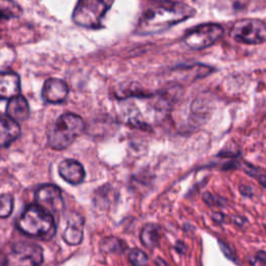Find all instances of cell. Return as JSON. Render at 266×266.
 <instances>
[{"instance_id":"obj_1","label":"cell","mask_w":266,"mask_h":266,"mask_svg":"<svg viewBox=\"0 0 266 266\" xmlns=\"http://www.w3.org/2000/svg\"><path fill=\"white\" fill-rule=\"evenodd\" d=\"M196 10L183 3H159L148 8L140 16L136 32L139 34L159 33L173 25L193 18Z\"/></svg>"},{"instance_id":"obj_2","label":"cell","mask_w":266,"mask_h":266,"mask_svg":"<svg viewBox=\"0 0 266 266\" xmlns=\"http://www.w3.org/2000/svg\"><path fill=\"white\" fill-rule=\"evenodd\" d=\"M16 224L23 234L45 240L51 239L56 232L54 216L37 204L28 205Z\"/></svg>"},{"instance_id":"obj_3","label":"cell","mask_w":266,"mask_h":266,"mask_svg":"<svg viewBox=\"0 0 266 266\" xmlns=\"http://www.w3.org/2000/svg\"><path fill=\"white\" fill-rule=\"evenodd\" d=\"M85 129L86 124L78 115L64 113L50 127L47 134L48 144L54 150H64L78 138Z\"/></svg>"},{"instance_id":"obj_4","label":"cell","mask_w":266,"mask_h":266,"mask_svg":"<svg viewBox=\"0 0 266 266\" xmlns=\"http://www.w3.org/2000/svg\"><path fill=\"white\" fill-rule=\"evenodd\" d=\"M112 4L100 0H81L76 5L72 19L75 24L86 28H100L102 19Z\"/></svg>"},{"instance_id":"obj_5","label":"cell","mask_w":266,"mask_h":266,"mask_svg":"<svg viewBox=\"0 0 266 266\" xmlns=\"http://www.w3.org/2000/svg\"><path fill=\"white\" fill-rule=\"evenodd\" d=\"M43 260L40 245L21 241L8 248L3 257V266H41Z\"/></svg>"},{"instance_id":"obj_6","label":"cell","mask_w":266,"mask_h":266,"mask_svg":"<svg viewBox=\"0 0 266 266\" xmlns=\"http://www.w3.org/2000/svg\"><path fill=\"white\" fill-rule=\"evenodd\" d=\"M230 35L236 42L247 45L266 43V23L259 19H240L233 24Z\"/></svg>"},{"instance_id":"obj_7","label":"cell","mask_w":266,"mask_h":266,"mask_svg":"<svg viewBox=\"0 0 266 266\" xmlns=\"http://www.w3.org/2000/svg\"><path fill=\"white\" fill-rule=\"evenodd\" d=\"M223 33L221 25L216 23L201 24L187 31L184 36V43L194 50H202L212 46Z\"/></svg>"},{"instance_id":"obj_8","label":"cell","mask_w":266,"mask_h":266,"mask_svg":"<svg viewBox=\"0 0 266 266\" xmlns=\"http://www.w3.org/2000/svg\"><path fill=\"white\" fill-rule=\"evenodd\" d=\"M35 204L49 211L53 216L59 215L64 210V200L60 188L53 184H45L37 188L34 195Z\"/></svg>"},{"instance_id":"obj_9","label":"cell","mask_w":266,"mask_h":266,"mask_svg":"<svg viewBox=\"0 0 266 266\" xmlns=\"http://www.w3.org/2000/svg\"><path fill=\"white\" fill-rule=\"evenodd\" d=\"M84 226L85 219L84 217L73 212L69 215L67 220V227L63 232V239L69 245H78L81 243L84 238Z\"/></svg>"},{"instance_id":"obj_10","label":"cell","mask_w":266,"mask_h":266,"mask_svg":"<svg viewBox=\"0 0 266 266\" xmlns=\"http://www.w3.org/2000/svg\"><path fill=\"white\" fill-rule=\"evenodd\" d=\"M69 94L68 85L59 78L47 79L42 91V98L45 102L51 104L63 103Z\"/></svg>"},{"instance_id":"obj_11","label":"cell","mask_w":266,"mask_h":266,"mask_svg":"<svg viewBox=\"0 0 266 266\" xmlns=\"http://www.w3.org/2000/svg\"><path fill=\"white\" fill-rule=\"evenodd\" d=\"M59 176L72 185L80 184L86 176V172L81 163L74 159H65L58 166Z\"/></svg>"},{"instance_id":"obj_12","label":"cell","mask_w":266,"mask_h":266,"mask_svg":"<svg viewBox=\"0 0 266 266\" xmlns=\"http://www.w3.org/2000/svg\"><path fill=\"white\" fill-rule=\"evenodd\" d=\"M21 89L19 75L14 72H3L0 75V98L13 99L19 96Z\"/></svg>"},{"instance_id":"obj_13","label":"cell","mask_w":266,"mask_h":266,"mask_svg":"<svg viewBox=\"0 0 266 266\" xmlns=\"http://www.w3.org/2000/svg\"><path fill=\"white\" fill-rule=\"evenodd\" d=\"M29 112V105L26 99L21 95L11 99L7 105V116L16 122L27 120Z\"/></svg>"},{"instance_id":"obj_14","label":"cell","mask_w":266,"mask_h":266,"mask_svg":"<svg viewBox=\"0 0 266 266\" xmlns=\"http://www.w3.org/2000/svg\"><path fill=\"white\" fill-rule=\"evenodd\" d=\"M21 133V128L18 122L14 121L7 115L2 117V136L0 142L4 148L9 147L14 140H16Z\"/></svg>"},{"instance_id":"obj_15","label":"cell","mask_w":266,"mask_h":266,"mask_svg":"<svg viewBox=\"0 0 266 266\" xmlns=\"http://www.w3.org/2000/svg\"><path fill=\"white\" fill-rule=\"evenodd\" d=\"M160 239V229L157 224L148 223L140 232V241L146 248H155Z\"/></svg>"},{"instance_id":"obj_16","label":"cell","mask_w":266,"mask_h":266,"mask_svg":"<svg viewBox=\"0 0 266 266\" xmlns=\"http://www.w3.org/2000/svg\"><path fill=\"white\" fill-rule=\"evenodd\" d=\"M100 249L104 253L121 254L126 250V244L117 237H107L102 240Z\"/></svg>"},{"instance_id":"obj_17","label":"cell","mask_w":266,"mask_h":266,"mask_svg":"<svg viewBox=\"0 0 266 266\" xmlns=\"http://www.w3.org/2000/svg\"><path fill=\"white\" fill-rule=\"evenodd\" d=\"M0 6H2V17H3V19L16 18L22 13L21 8L16 3H13V2H9V3L2 2Z\"/></svg>"},{"instance_id":"obj_18","label":"cell","mask_w":266,"mask_h":266,"mask_svg":"<svg viewBox=\"0 0 266 266\" xmlns=\"http://www.w3.org/2000/svg\"><path fill=\"white\" fill-rule=\"evenodd\" d=\"M14 208V198L11 195L4 194L0 198V216L3 218L9 217Z\"/></svg>"},{"instance_id":"obj_19","label":"cell","mask_w":266,"mask_h":266,"mask_svg":"<svg viewBox=\"0 0 266 266\" xmlns=\"http://www.w3.org/2000/svg\"><path fill=\"white\" fill-rule=\"evenodd\" d=\"M128 259L133 266H144L148 262V256L138 249L131 250L128 255Z\"/></svg>"},{"instance_id":"obj_20","label":"cell","mask_w":266,"mask_h":266,"mask_svg":"<svg viewBox=\"0 0 266 266\" xmlns=\"http://www.w3.org/2000/svg\"><path fill=\"white\" fill-rule=\"evenodd\" d=\"M218 245H219L220 251L222 252V254L224 255V257H226L227 259H229V260L233 261V262L236 263V264L238 263V259H237V257H236V254H235V252L233 251V249H232L229 244L223 242L222 240H218Z\"/></svg>"},{"instance_id":"obj_21","label":"cell","mask_w":266,"mask_h":266,"mask_svg":"<svg viewBox=\"0 0 266 266\" xmlns=\"http://www.w3.org/2000/svg\"><path fill=\"white\" fill-rule=\"evenodd\" d=\"M244 171L251 176V177H255L259 184L261 186H263L264 188H266V174H262V173H259V170L254 168L253 166H250L248 168L244 169Z\"/></svg>"},{"instance_id":"obj_22","label":"cell","mask_w":266,"mask_h":266,"mask_svg":"<svg viewBox=\"0 0 266 266\" xmlns=\"http://www.w3.org/2000/svg\"><path fill=\"white\" fill-rule=\"evenodd\" d=\"M239 192L245 198H252L253 197V189L248 185L239 186Z\"/></svg>"},{"instance_id":"obj_23","label":"cell","mask_w":266,"mask_h":266,"mask_svg":"<svg viewBox=\"0 0 266 266\" xmlns=\"http://www.w3.org/2000/svg\"><path fill=\"white\" fill-rule=\"evenodd\" d=\"M255 257L258 259V261H260L262 264H266V252L264 251H258L257 254L255 255Z\"/></svg>"},{"instance_id":"obj_24","label":"cell","mask_w":266,"mask_h":266,"mask_svg":"<svg viewBox=\"0 0 266 266\" xmlns=\"http://www.w3.org/2000/svg\"><path fill=\"white\" fill-rule=\"evenodd\" d=\"M212 218H213V220L216 221V222H222L223 219H224V215H223L222 213H220V212H216V213L213 214Z\"/></svg>"},{"instance_id":"obj_25","label":"cell","mask_w":266,"mask_h":266,"mask_svg":"<svg viewBox=\"0 0 266 266\" xmlns=\"http://www.w3.org/2000/svg\"><path fill=\"white\" fill-rule=\"evenodd\" d=\"M234 222L241 227L247 222V219L244 217H241V216H236V217H234Z\"/></svg>"},{"instance_id":"obj_26","label":"cell","mask_w":266,"mask_h":266,"mask_svg":"<svg viewBox=\"0 0 266 266\" xmlns=\"http://www.w3.org/2000/svg\"><path fill=\"white\" fill-rule=\"evenodd\" d=\"M156 264H157L158 266H169V265L167 264V262H166L165 260H162L161 258L156 259Z\"/></svg>"},{"instance_id":"obj_27","label":"cell","mask_w":266,"mask_h":266,"mask_svg":"<svg viewBox=\"0 0 266 266\" xmlns=\"http://www.w3.org/2000/svg\"><path fill=\"white\" fill-rule=\"evenodd\" d=\"M258 259L256 257H249V262L251 265H256Z\"/></svg>"},{"instance_id":"obj_28","label":"cell","mask_w":266,"mask_h":266,"mask_svg":"<svg viewBox=\"0 0 266 266\" xmlns=\"http://www.w3.org/2000/svg\"><path fill=\"white\" fill-rule=\"evenodd\" d=\"M264 228H265V230H266V223H265V224H264Z\"/></svg>"},{"instance_id":"obj_29","label":"cell","mask_w":266,"mask_h":266,"mask_svg":"<svg viewBox=\"0 0 266 266\" xmlns=\"http://www.w3.org/2000/svg\"><path fill=\"white\" fill-rule=\"evenodd\" d=\"M263 266H266V264H263Z\"/></svg>"}]
</instances>
